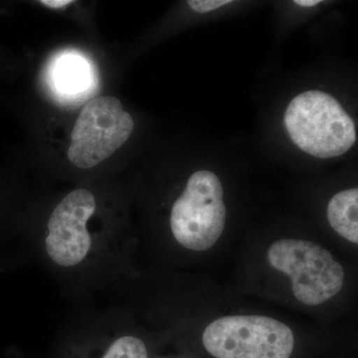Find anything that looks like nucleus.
I'll use <instances>...</instances> for the list:
<instances>
[{
  "label": "nucleus",
  "mask_w": 358,
  "mask_h": 358,
  "mask_svg": "<svg viewBox=\"0 0 358 358\" xmlns=\"http://www.w3.org/2000/svg\"><path fill=\"white\" fill-rule=\"evenodd\" d=\"M205 350L215 358H289L293 331L265 315H229L214 320L202 334Z\"/></svg>",
  "instance_id": "obj_5"
},
{
  "label": "nucleus",
  "mask_w": 358,
  "mask_h": 358,
  "mask_svg": "<svg viewBox=\"0 0 358 358\" xmlns=\"http://www.w3.org/2000/svg\"><path fill=\"white\" fill-rule=\"evenodd\" d=\"M294 3L303 7H313L320 3V0H296Z\"/></svg>",
  "instance_id": "obj_12"
},
{
  "label": "nucleus",
  "mask_w": 358,
  "mask_h": 358,
  "mask_svg": "<svg viewBox=\"0 0 358 358\" xmlns=\"http://www.w3.org/2000/svg\"><path fill=\"white\" fill-rule=\"evenodd\" d=\"M121 320L115 308H113L107 345L102 355L96 358H148L147 345L143 339L133 334L117 331Z\"/></svg>",
  "instance_id": "obj_8"
},
{
  "label": "nucleus",
  "mask_w": 358,
  "mask_h": 358,
  "mask_svg": "<svg viewBox=\"0 0 358 358\" xmlns=\"http://www.w3.org/2000/svg\"><path fill=\"white\" fill-rule=\"evenodd\" d=\"M271 267L289 275L294 298L307 306L333 299L345 282V270L331 252L306 240L282 239L268 250Z\"/></svg>",
  "instance_id": "obj_4"
},
{
  "label": "nucleus",
  "mask_w": 358,
  "mask_h": 358,
  "mask_svg": "<svg viewBox=\"0 0 358 358\" xmlns=\"http://www.w3.org/2000/svg\"><path fill=\"white\" fill-rule=\"evenodd\" d=\"M89 82V70L81 59L68 57L62 59L56 70V83L64 93H80L87 88Z\"/></svg>",
  "instance_id": "obj_9"
},
{
  "label": "nucleus",
  "mask_w": 358,
  "mask_h": 358,
  "mask_svg": "<svg viewBox=\"0 0 358 358\" xmlns=\"http://www.w3.org/2000/svg\"><path fill=\"white\" fill-rule=\"evenodd\" d=\"M230 2V0H189L187 3L195 13H207L227 6Z\"/></svg>",
  "instance_id": "obj_10"
},
{
  "label": "nucleus",
  "mask_w": 358,
  "mask_h": 358,
  "mask_svg": "<svg viewBox=\"0 0 358 358\" xmlns=\"http://www.w3.org/2000/svg\"><path fill=\"white\" fill-rule=\"evenodd\" d=\"M72 0H43L41 3L51 8H62L72 3Z\"/></svg>",
  "instance_id": "obj_11"
},
{
  "label": "nucleus",
  "mask_w": 358,
  "mask_h": 358,
  "mask_svg": "<svg viewBox=\"0 0 358 358\" xmlns=\"http://www.w3.org/2000/svg\"><path fill=\"white\" fill-rule=\"evenodd\" d=\"M220 179L209 171L190 176L182 194L174 201L169 216L171 234L190 251H206L222 235L226 206Z\"/></svg>",
  "instance_id": "obj_3"
},
{
  "label": "nucleus",
  "mask_w": 358,
  "mask_h": 358,
  "mask_svg": "<svg viewBox=\"0 0 358 358\" xmlns=\"http://www.w3.org/2000/svg\"><path fill=\"white\" fill-rule=\"evenodd\" d=\"M358 189L336 193L327 205V219L333 229L353 244L358 243Z\"/></svg>",
  "instance_id": "obj_7"
},
{
  "label": "nucleus",
  "mask_w": 358,
  "mask_h": 358,
  "mask_svg": "<svg viewBox=\"0 0 358 358\" xmlns=\"http://www.w3.org/2000/svg\"><path fill=\"white\" fill-rule=\"evenodd\" d=\"M285 127L296 147L320 159L343 155L357 141L355 122L324 92H303L294 98L285 113Z\"/></svg>",
  "instance_id": "obj_2"
},
{
  "label": "nucleus",
  "mask_w": 358,
  "mask_h": 358,
  "mask_svg": "<svg viewBox=\"0 0 358 358\" xmlns=\"http://www.w3.org/2000/svg\"><path fill=\"white\" fill-rule=\"evenodd\" d=\"M96 212V195L76 188L54 207L39 239L28 244L66 294L76 299L115 287L124 270V243L115 231L92 225Z\"/></svg>",
  "instance_id": "obj_1"
},
{
  "label": "nucleus",
  "mask_w": 358,
  "mask_h": 358,
  "mask_svg": "<svg viewBox=\"0 0 358 358\" xmlns=\"http://www.w3.org/2000/svg\"><path fill=\"white\" fill-rule=\"evenodd\" d=\"M131 115L115 96L90 101L78 117L71 134L68 159L80 169H91L109 159L134 131Z\"/></svg>",
  "instance_id": "obj_6"
}]
</instances>
